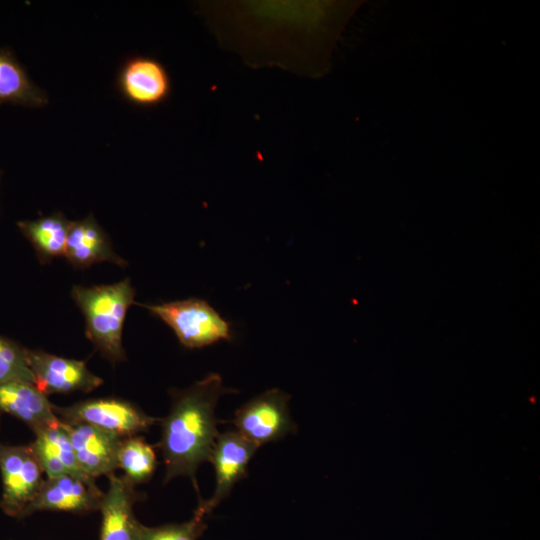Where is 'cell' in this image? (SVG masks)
Masks as SVG:
<instances>
[{"mask_svg": "<svg viewBox=\"0 0 540 540\" xmlns=\"http://www.w3.org/2000/svg\"><path fill=\"white\" fill-rule=\"evenodd\" d=\"M104 492L92 478L64 475L46 478L28 507L24 518L39 511L87 513L99 510Z\"/></svg>", "mask_w": 540, "mask_h": 540, "instance_id": "11", "label": "cell"}, {"mask_svg": "<svg viewBox=\"0 0 540 540\" xmlns=\"http://www.w3.org/2000/svg\"><path fill=\"white\" fill-rule=\"evenodd\" d=\"M34 434L35 440L29 446L46 478L64 475L91 478L80 468L62 420L46 426Z\"/></svg>", "mask_w": 540, "mask_h": 540, "instance_id": "15", "label": "cell"}, {"mask_svg": "<svg viewBox=\"0 0 540 540\" xmlns=\"http://www.w3.org/2000/svg\"><path fill=\"white\" fill-rule=\"evenodd\" d=\"M289 398L284 391L271 389L251 399L235 412L233 424L237 432L258 447L295 432Z\"/></svg>", "mask_w": 540, "mask_h": 540, "instance_id": "7", "label": "cell"}, {"mask_svg": "<svg viewBox=\"0 0 540 540\" xmlns=\"http://www.w3.org/2000/svg\"><path fill=\"white\" fill-rule=\"evenodd\" d=\"M135 290L129 279L112 285L74 286L72 297L86 320V336L108 360L125 359L122 331Z\"/></svg>", "mask_w": 540, "mask_h": 540, "instance_id": "3", "label": "cell"}, {"mask_svg": "<svg viewBox=\"0 0 540 540\" xmlns=\"http://www.w3.org/2000/svg\"><path fill=\"white\" fill-rule=\"evenodd\" d=\"M230 390L219 374L211 373L191 387L173 392L168 415L161 421L159 447L165 465V482L188 476L196 491L198 467L210 461L219 436L215 409L219 398Z\"/></svg>", "mask_w": 540, "mask_h": 540, "instance_id": "2", "label": "cell"}, {"mask_svg": "<svg viewBox=\"0 0 540 540\" xmlns=\"http://www.w3.org/2000/svg\"><path fill=\"white\" fill-rule=\"evenodd\" d=\"M108 479V489L99 508L102 516L99 540H137L139 521L133 506L142 496L125 476L114 473Z\"/></svg>", "mask_w": 540, "mask_h": 540, "instance_id": "13", "label": "cell"}, {"mask_svg": "<svg viewBox=\"0 0 540 540\" xmlns=\"http://www.w3.org/2000/svg\"><path fill=\"white\" fill-rule=\"evenodd\" d=\"M27 351L28 349L0 336V383L25 381L34 384Z\"/></svg>", "mask_w": 540, "mask_h": 540, "instance_id": "21", "label": "cell"}, {"mask_svg": "<svg viewBox=\"0 0 540 540\" xmlns=\"http://www.w3.org/2000/svg\"><path fill=\"white\" fill-rule=\"evenodd\" d=\"M117 88L133 105L151 108L163 104L171 95L172 83L165 66L150 56H132L121 66Z\"/></svg>", "mask_w": 540, "mask_h": 540, "instance_id": "9", "label": "cell"}, {"mask_svg": "<svg viewBox=\"0 0 540 540\" xmlns=\"http://www.w3.org/2000/svg\"><path fill=\"white\" fill-rule=\"evenodd\" d=\"M64 256L76 268H87L103 261L126 265L125 260L113 251L108 236L92 215L72 221Z\"/></svg>", "mask_w": 540, "mask_h": 540, "instance_id": "16", "label": "cell"}, {"mask_svg": "<svg viewBox=\"0 0 540 540\" xmlns=\"http://www.w3.org/2000/svg\"><path fill=\"white\" fill-rule=\"evenodd\" d=\"M63 423L77 462L86 475L95 479L115 473L124 437L86 423Z\"/></svg>", "mask_w": 540, "mask_h": 540, "instance_id": "12", "label": "cell"}, {"mask_svg": "<svg viewBox=\"0 0 540 540\" xmlns=\"http://www.w3.org/2000/svg\"><path fill=\"white\" fill-rule=\"evenodd\" d=\"M0 411L21 420L34 433L60 420L47 396L25 381L0 383Z\"/></svg>", "mask_w": 540, "mask_h": 540, "instance_id": "14", "label": "cell"}, {"mask_svg": "<svg viewBox=\"0 0 540 540\" xmlns=\"http://www.w3.org/2000/svg\"><path fill=\"white\" fill-rule=\"evenodd\" d=\"M34 385L46 396L55 393L90 392L103 380L86 367L85 362L39 350L27 351Z\"/></svg>", "mask_w": 540, "mask_h": 540, "instance_id": "10", "label": "cell"}, {"mask_svg": "<svg viewBox=\"0 0 540 540\" xmlns=\"http://www.w3.org/2000/svg\"><path fill=\"white\" fill-rule=\"evenodd\" d=\"M143 306L165 322L186 348H201L232 338L229 322L205 300L190 298Z\"/></svg>", "mask_w": 540, "mask_h": 540, "instance_id": "4", "label": "cell"}, {"mask_svg": "<svg viewBox=\"0 0 540 540\" xmlns=\"http://www.w3.org/2000/svg\"><path fill=\"white\" fill-rule=\"evenodd\" d=\"M205 517L194 511L192 519L183 523L148 527L138 522L137 540H198L207 528Z\"/></svg>", "mask_w": 540, "mask_h": 540, "instance_id": "20", "label": "cell"}, {"mask_svg": "<svg viewBox=\"0 0 540 540\" xmlns=\"http://www.w3.org/2000/svg\"><path fill=\"white\" fill-rule=\"evenodd\" d=\"M257 448L237 431L219 434L209 461L215 469V490L209 499L199 501L195 511L207 516L229 495L235 484L247 476Z\"/></svg>", "mask_w": 540, "mask_h": 540, "instance_id": "8", "label": "cell"}, {"mask_svg": "<svg viewBox=\"0 0 540 540\" xmlns=\"http://www.w3.org/2000/svg\"><path fill=\"white\" fill-rule=\"evenodd\" d=\"M156 466L155 450L144 438L136 435L123 438L118 452V468L133 484L148 481Z\"/></svg>", "mask_w": 540, "mask_h": 540, "instance_id": "19", "label": "cell"}, {"mask_svg": "<svg viewBox=\"0 0 540 540\" xmlns=\"http://www.w3.org/2000/svg\"><path fill=\"white\" fill-rule=\"evenodd\" d=\"M357 5L344 2H200L220 45L252 67L299 75L325 72L331 47Z\"/></svg>", "mask_w": 540, "mask_h": 540, "instance_id": "1", "label": "cell"}, {"mask_svg": "<svg viewBox=\"0 0 540 540\" xmlns=\"http://www.w3.org/2000/svg\"><path fill=\"white\" fill-rule=\"evenodd\" d=\"M56 416L66 423H86L122 437L146 432L159 421L130 402L116 398L81 401L67 407L53 404Z\"/></svg>", "mask_w": 540, "mask_h": 540, "instance_id": "5", "label": "cell"}, {"mask_svg": "<svg viewBox=\"0 0 540 540\" xmlns=\"http://www.w3.org/2000/svg\"><path fill=\"white\" fill-rule=\"evenodd\" d=\"M0 473V507L5 514L21 518L45 480L31 447L0 445Z\"/></svg>", "mask_w": 540, "mask_h": 540, "instance_id": "6", "label": "cell"}, {"mask_svg": "<svg viewBox=\"0 0 540 540\" xmlns=\"http://www.w3.org/2000/svg\"><path fill=\"white\" fill-rule=\"evenodd\" d=\"M48 103V96L29 77L14 54L0 48V104L38 108Z\"/></svg>", "mask_w": 540, "mask_h": 540, "instance_id": "17", "label": "cell"}, {"mask_svg": "<svg viewBox=\"0 0 540 540\" xmlns=\"http://www.w3.org/2000/svg\"><path fill=\"white\" fill-rule=\"evenodd\" d=\"M72 221L62 213H54L32 221L17 223L22 234L31 242L42 262L64 256Z\"/></svg>", "mask_w": 540, "mask_h": 540, "instance_id": "18", "label": "cell"}]
</instances>
